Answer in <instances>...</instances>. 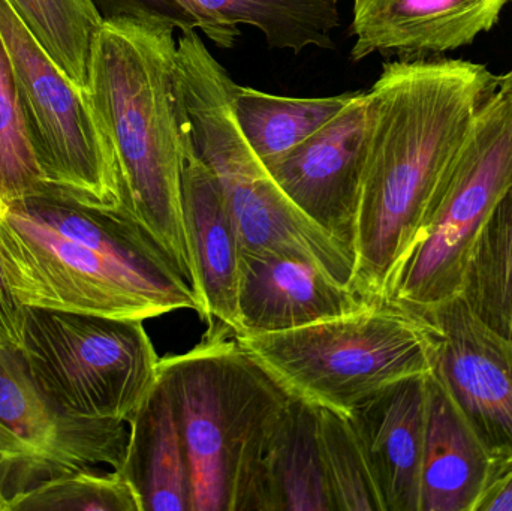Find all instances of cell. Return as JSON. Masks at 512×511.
I'll use <instances>...</instances> for the list:
<instances>
[{"instance_id":"obj_1","label":"cell","mask_w":512,"mask_h":511,"mask_svg":"<svg viewBox=\"0 0 512 511\" xmlns=\"http://www.w3.org/2000/svg\"><path fill=\"white\" fill-rule=\"evenodd\" d=\"M499 77L480 63H384L369 93V144L355 221L352 288L381 302Z\"/></svg>"},{"instance_id":"obj_2","label":"cell","mask_w":512,"mask_h":511,"mask_svg":"<svg viewBox=\"0 0 512 511\" xmlns=\"http://www.w3.org/2000/svg\"><path fill=\"white\" fill-rule=\"evenodd\" d=\"M0 263L29 308L149 320L204 308L170 255L122 209L51 189L0 210Z\"/></svg>"},{"instance_id":"obj_3","label":"cell","mask_w":512,"mask_h":511,"mask_svg":"<svg viewBox=\"0 0 512 511\" xmlns=\"http://www.w3.org/2000/svg\"><path fill=\"white\" fill-rule=\"evenodd\" d=\"M174 32L158 18H107L93 45L87 90L113 147L120 209L162 246L200 297L183 219Z\"/></svg>"},{"instance_id":"obj_4","label":"cell","mask_w":512,"mask_h":511,"mask_svg":"<svg viewBox=\"0 0 512 511\" xmlns=\"http://www.w3.org/2000/svg\"><path fill=\"white\" fill-rule=\"evenodd\" d=\"M185 447L191 511H249L271 431L292 395L213 323L201 344L159 363Z\"/></svg>"},{"instance_id":"obj_5","label":"cell","mask_w":512,"mask_h":511,"mask_svg":"<svg viewBox=\"0 0 512 511\" xmlns=\"http://www.w3.org/2000/svg\"><path fill=\"white\" fill-rule=\"evenodd\" d=\"M234 86L236 81L207 50L197 30L180 32V120L224 191L242 251L300 255L352 288L354 255L307 218L277 185L240 129Z\"/></svg>"},{"instance_id":"obj_6","label":"cell","mask_w":512,"mask_h":511,"mask_svg":"<svg viewBox=\"0 0 512 511\" xmlns=\"http://www.w3.org/2000/svg\"><path fill=\"white\" fill-rule=\"evenodd\" d=\"M234 338L292 396L343 414L435 368L429 318L385 300L301 329Z\"/></svg>"},{"instance_id":"obj_7","label":"cell","mask_w":512,"mask_h":511,"mask_svg":"<svg viewBox=\"0 0 512 511\" xmlns=\"http://www.w3.org/2000/svg\"><path fill=\"white\" fill-rule=\"evenodd\" d=\"M512 188V93L478 111L450 174L382 300L415 314L460 297L475 242ZM381 300V302H382Z\"/></svg>"},{"instance_id":"obj_8","label":"cell","mask_w":512,"mask_h":511,"mask_svg":"<svg viewBox=\"0 0 512 511\" xmlns=\"http://www.w3.org/2000/svg\"><path fill=\"white\" fill-rule=\"evenodd\" d=\"M18 351L51 401L89 419L128 423L159 381L143 320L24 306Z\"/></svg>"},{"instance_id":"obj_9","label":"cell","mask_w":512,"mask_h":511,"mask_svg":"<svg viewBox=\"0 0 512 511\" xmlns=\"http://www.w3.org/2000/svg\"><path fill=\"white\" fill-rule=\"evenodd\" d=\"M0 35L47 182L87 206L120 209L116 158L89 90L51 60L8 0H0Z\"/></svg>"},{"instance_id":"obj_10","label":"cell","mask_w":512,"mask_h":511,"mask_svg":"<svg viewBox=\"0 0 512 511\" xmlns=\"http://www.w3.org/2000/svg\"><path fill=\"white\" fill-rule=\"evenodd\" d=\"M129 429L89 419L51 401L30 377L20 351L0 348V458L9 500L45 480L125 458Z\"/></svg>"},{"instance_id":"obj_11","label":"cell","mask_w":512,"mask_h":511,"mask_svg":"<svg viewBox=\"0 0 512 511\" xmlns=\"http://www.w3.org/2000/svg\"><path fill=\"white\" fill-rule=\"evenodd\" d=\"M435 344L433 372L502 464L512 459V341L462 297L424 312Z\"/></svg>"},{"instance_id":"obj_12","label":"cell","mask_w":512,"mask_h":511,"mask_svg":"<svg viewBox=\"0 0 512 511\" xmlns=\"http://www.w3.org/2000/svg\"><path fill=\"white\" fill-rule=\"evenodd\" d=\"M367 144L369 93L361 90L312 137L264 164L289 200L351 252Z\"/></svg>"},{"instance_id":"obj_13","label":"cell","mask_w":512,"mask_h":511,"mask_svg":"<svg viewBox=\"0 0 512 511\" xmlns=\"http://www.w3.org/2000/svg\"><path fill=\"white\" fill-rule=\"evenodd\" d=\"M102 18H158L180 32L200 30L213 44L231 50L240 24L255 27L271 50L301 53L334 48L340 26L339 0H93Z\"/></svg>"},{"instance_id":"obj_14","label":"cell","mask_w":512,"mask_h":511,"mask_svg":"<svg viewBox=\"0 0 512 511\" xmlns=\"http://www.w3.org/2000/svg\"><path fill=\"white\" fill-rule=\"evenodd\" d=\"M364 305L366 300L351 287L307 258L242 251L234 335L288 332L352 314Z\"/></svg>"},{"instance_id":"obj_15","label":"cell","mask_w":512,"mask_h":511,"mask_svg":"<svg viewBox=\"0 0 512 511\" xmlns=\"http://www.w3.org/2000/svg\"><path fill=\"white\" fill-rule=\"evenodd\" d=\"M512 0H354V62L372 54L430 57L474 42Z\"/></svg>"},{"instance_id":"obj_16","label":"cell","mask_w":512,"mask_h":511,"mask_svg":"<svg viewBox=\"0 0 512 511\" xmlns=\"http://www.w3.org/2000/svg\"><path fill=\"white\" fill-rule=\"evenodd\" d=\"M429 375L390 384L348 414L385 511H420Z\"/></svg>"},{"instance_id":"obj_17","label":"cell","mask_w":512,"mask_h":511,"mask_svg":"<svg viewBox=\"0 0 512 511\" xmlns=\"http://www.w3.org/2000/svg\"><path fill=\"white\" fill-rule=\"evenodd\" d=\"M180 114V111H179ZM182 126V207L186 236L194 260L204 321L231 330L237 326L239 233L218 179L198 156L188 129Z\"/></svg>"},{"instance_id":"obj_18","label":"cell","mask_w":512,"mask_h":511,"mask_svg":"<svg viewBox=\"0 0 512 511\" xmlns=\"http://www.w3.org/2000/svg\"><path fill=\"white\" fill-rule=\"evenodd\" d=\"M501 467V459L432 372L420 511H477Z\"/></svg>"},{"instance_id":"obj_19","label":"cell","mask_w":512,"mask_h":511,"mask_svg":"<svg viewBox=\"0 0 512 511\" xmlns=\"http://www.w3.org/2000/svg\"><path fill=\"white\" fill-rule=\"evenodd\" d=\"M251 511H334L318 407L292 396L265 446Z\"/></svg>"},{"instance_id":"obj_20","label":"cell","mask_w":512,"mask_h":511,"mask_svg":"<svg viewBox=\"0 0 512 511\" xmlns=\"http://www.w3.org/2000/svg\"><path fill=\"white\" fill-rule=\"evenodd\" d=\"M125 458L117 470L140 511H191V477L167 390L158 381L128 422Z\"/></svg>"},{"instance_id":"obj_21","label":"cell","mask_w":512,"mask_h":511,"mask_svg":"<svg viewBox=\"0 0 512 511\" xmlns=\"http://www.w3.org/2000/svg\"><path fill=\"white\" fill-rule=\"evenodd\" d=\"M354 93L288 98L236 83L234 111L246 140L267 164L292 152L327 125L348 105Z\"/></svg>"},{"instance_id":"obj_22","label":"cell","mask_w":512,"mask_h":511,"mask_svg":"<svg viewBox=\"0 0 512 511\" xmlns=\"http://www.w3.org/2000/svg\"><path fill=\"white\" fill-rule=\"evenodd\" d=\"M460 297L484 323L512 341V188L475 242Z\"/></svg>"},{"instance_id":"obj_23","label":"cell","mask_w":512,"mask_h":511,"mask_svg":"<svg viewBox=\"0 0 512 511\" xmlns=\"http://www.w3.org/2000/svg\"><path fill=\"white\" fill-rule=\"evenodd\" d=\"M45 53L78 86H89L96 36L104 24L93 0H8Z\"/></svg>"},{"instance_id":"obj_24","label":"cell","mask_w":512,"mask_h":511,"mask_svg":"<svg viewBox=\"0 0 512 511\" xmlns=\"http://www.w3.org/2000/svg\"><path fill=\"white\" fill-rule=\"evenodd\" d=\"M51 189L33 149L14 69L0 35V210Z\"/></svg>"},{"instance_id":"obj_25","label":"cell","mask_w":512,"mask_h":511,"mask_svg":"<svg viewBox=\"0 0 512 511\" xmlns=\"http://www.w3.org/2000/svg\"><path fill=\"white\" fill-rule=\"evenodd\" d=\"M318 416L334 511H385L381 492L348 414L318 407Z\"/></svg>"},{"instance_id":"obj_26","label":"cell","mask_w":512,"mask_h":511,"mask_svg":"<svg viewBox=\"0 0 512 511\" xmlns=\"http://www.w3.org/2000/svg\"><path fill=\"white\" fill-rule=\"evenodd\" d=\"M9 511H140V504L119 470L83 468L15 494Z\"/></svg>"},{"instance_id":"obj_27","label":"cell","mask_w":512,"mask_h":511,"mask_svg":"<svg viewBox=\"0 0 512 511\" xmlns=\"http://www.w3.org/2000/svg\"><path fill=\"white\" fill-rule=\"evenodd\" d=\"M23 324L24 306L12 294L0 263V348L20 350Z\"/></svg>"},{"instance_id":"obj_28","label":"cell","mask_w":512,"mask_h":511,"mask_svg":"<svg viewBox=\"0 0 512 511\" xmlns=\"http://www.w3.org/2000/svg\"><path fill=\"white\" fill-rule=\"evenodd\" d=\"M477 511H512V459L502 465Z\"/></svg>"},{"instance_id":"obj_29","label":"cell","mask_w":512,"mask_h":511,"mask_svg":"<svg viewBox=\"0 0 512 511\" xmlns=\"http://www.w3.org/2000/svg\"><path fill=\"white\" fill-rule=\"evenodd\" d=\"M0 511H9L8 482H6V470L0 458Z\"/></svg>"},{"instance_id":"obj_30","label":"cell","mask_w":512,"mask_h":511,"mask_svg":"<svg viewBox=\"0 0 512 511\" xmlns=\"http://www.w3.org/2000/svg\"><path fill=\"white\" fill-rule=\"evenodd\" d=\"M498 90L505 93H512V69L504 77H499Z\"/></svg>"}]
</instances>
